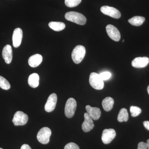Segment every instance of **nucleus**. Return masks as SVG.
I'll use <instances>...</instances> for the list:
<instances>
[{
	"label": "nucleus",
	"instance_id": "19",
	"mask_svg": "<svg viewBox=\"0 0 149 149\" xmlns=\"http://www.w3.org/2000/svg\"><path fill=\"white\" fill-rule=\"evenodd\" d=\"M49 26L51 29L56 32H59L65 29V24L59 22H51L49 23Z\"/></svg>",
	"mask_w": 149,
	"mask_h": 149
},
{
	"label": "nucleus",
	"instance_id": "9",
	"mask_svg": "<svg viewBox=\"0 0 149 149\" xmlns=\"http://www.w3.org/2000/svg\"><path fill=\"white\" fill-rule=\"evenodd\" d=\"M106 29L108 35L111 40L116 42H118L120 40V33L116 27L111 24H108L106 27Z\"/></svg>",
	"mask_w": 149,
	"mask_h": 149
},
{
	"label": "nucleus",
	"instance_id": "12",
	"mask_svg": "<svg viewBox=\"0 0 149 149\" xmlns=\"http://www.w3.org/2000/svg\"><path fill=\"white\" fill-rule=\"evenodd\" d=\"M94 124L93 119L87 113H84V121L82 125V129L85 132L91 131L94 128Z\"/></svg>",
	"mask_w": 149,
	"mask_h": 149
},
{
	"label": "nucleus",
	"instance_id": "30",
	"mask_svg": "<svg viewBox=\"0 0 149 149\" xmlns=\"http://www.w3.org/2000/svg\"><path fill=\"white\" fill-rule=\"evenodd\" d=\"M147 146H148V149H149V139L147 141Z\"/></svg>",
	"mask_w": 149,
	"mask_h": 149
},
{
	"label": "nucleus",
	"instance_id": "22",
	"mask_svg": "<svg viewBox=\"0 0 149 149\" xmlns=\"http://www.w3.org/2000/svg\"><path fill=\"white\" fill-rule=\"evenodd\" d=\"M0 88L4 90H8L10 88L8 81L1 76H0Z\"/></svg>",
	"mask_w": 149,
	"mask_h": 149
},
{
	"label": "nucleus",
	"instance_id": "26",
	"mask_svg": "<svg viewBox=\"0 0 149 149\" xmlns=\"http://www.w3.org/2000/svg\"><path fill=\"white\" fill-rule=\"evenodd\" d=\"M64 149H80V148L77 144L74 143H70L65 145Z\"/></svg>",
	"mask_w": 149,
	"mask_h": 149
},
{
	"label": "nucleus",
	"instance_id": "10",
	"mask_svg": "<svg viewBox=\"0 0 149 149\" xmlns=\"http://www.w3.org/2000/svg\"><path fill=\"white\" fill-rule=\"evenodd\" d=\"M57 101V96L55 93H52L48 97L45 105V110L47 112L53 111L55 108Z\"/></svg>",
	"mask_w": 149,
	"mask_h": 149
},
{
	"label": "nucleus",
	"instance_id": "5",
	"mask_svg": "<svg viewBox=\"0 0 149 149\" xmlns=\"http://www.w3.org/2000/svg\"><path fill=\"white\" fill-rule=\"evenodd\" d=\"M77 107V102L74 98H70L67 101L65 107V114L68 118L73 117Z\"/></svg>",
	"mask_w": 149,
	"mask_h": 149
},
{
	"label": "nucleus",
	"instance_id": "17",
	"mask_svg": "<svg viewBox=\"0 0 149 149\" xmlns=\"http://www.w3.org/2000/svg\"><path fill=\"white\" fill-rule=\"evenodd\" d=\"M40 77L36 73H32L29 75L28 79V83L30 87L36 88L39 86Z\"/></svg>",
	"mask_w": 149,
	"mask_h": 149
},
{
	"label": "nucleus",
	"instance_id": "32",
	"mask_svg": "<svg viewBox=\"0 0 149 149\" xmlns=\"http://www.w3.org/2000/svg\"><path fill=\"white\" fill-rule=\"evenodd\" d=\"M124 40H123L122 42H124Z\"/></svg>",
	"mask_w": 149,
	"mask_h": 149
},
{
	"label": "nucleus",
	"instance_id": "11",
	"mask_svg": "<svg viewBox=\"0 0 149 149\" xmlns=\"http://www.w3.org/2000/svg\"><path fill=\"white\" fill-rule=\"evenodd\" d=\"M23 37V32L21 28L15 29L13 35V44L14 47L17 48L21 45Z\"/></svg>",
	"mask_w": 149,
	"mask_h": 149
},
{
	"label": "nucleus",
	"instance_id": "31",
	"mask_svg": "<svg viewBox=\"0 0 149 149\" xmlns=\"http://www.w3.org/2000/svg\"><path fill=\"white\" fill-rule=\"evenodd\" d=\"M147 91H148V93L149 95V85L148 86V88H147Z\"/></svg>",
	"mask_w": 149,
	"mask_h": 149
},
{
	"label": "nucleus",
	"instance_id": "1",
	"mask_svg": "<svg viewBox=\"0 0 149 149\" xmlns=\"http://www.w3.org/2000/svg\"><path fill=\"white\" fill-rule=\"evenodd\" d=\"M65 17L67 20L81 25H84L87 22V19L84 15L76 12L70 11L66 13Z\"/></svg>",
	"mask_w": 149,
	"mask_h": 149
},
{
	"label": "nucleus",
	"instance_id": "23",
	"mask_svg": "<svg viewBox=\"0 0 149 149\" xmlns=\"http://www.w3.org/2000/svg\"><path fill=\"white\" fill-rule=\"evenodd\" d=\"M81 1L82 0H65V3L68 7L73 8L78 6Z\"/></svg>",
	"mask_w": 149,
	"mask_h": 149
},
{
	"label": "nucleus",
	"instance_id": "21",
	"mask_svg": "<svg viewBox=\"0 0 149 149\" xmlns=\"http://www.w3.org/2000/svg\"><path fill=\"white\" fill-rule=\"evenodd\" d=\"M128 111L125 108L120 110L117 117V120L119 122H127L128 119Z\"/></svg>",
	"mask_w": 149,
	"mask_h": 149
},
{
	"label": "nucleus",
	"instance_id": "29",
	"mask_svg": "<svg viewBox=\"0 0 149 149\" xmlns=\"http://www.w3.org/2000/svg\"><path fill=\"white\" fill-rule=\"evenodd\" d=\"M20 149H32L31 147L27 144H23L21 147Z\"/></svg>",
	"mask_w": 149,
	"mask_h": 149
},
{
	"label": "nucleus",
	"instance_id": "4",
	"mask_svg": "<svg viewBox=\"0 0 149 149\" xmlns=\"http://www.w3.org/2000/svg\"><path fill=\"white\" fill-rule=\"evenodd\" d=\"M52 135V131L48 127H43L41 128L37 134V139L40 143L43 144H47L50 141V138Z\"/></svg>",
	"mask_w": 149,
	"mask_h": 149
},
{
	"label": "nucleus",
	"instance_id": "2",
	"mask_svg": "<svg viewBox=\"0 0 149 149\" xmlns=\"http://www.w3.org/2000/svg\"><path fill=\"white\" fill-rule=\"evenodd\" d=\"M86 54V49L84 46L77 45L75 47L72 53V61L76 64H79L83 61Z\"/></svg>",
	"mask_w": 149,
	"mask_h": 149
},
{
	"label": "nucleus",
	"instance_id": "15",
	"mask_svg": "<svg viewBox=\"0 0 149 149\" xmlns=\"http://www.w3.org/2000/svg\"><path fill=\"white\" fill-rule=\"evenodd\" d=\"M2 56L6 63L10 64L13 58V51L11 46L8 45L4 47L2 51Z\"/></svg>",
	"mask_w": 149,
	"mask_h": 149
},
{
	"label": "nucleus",
	"instance_id": "20",
	"mask_svg": "<svg viewBox=\"0 0 149 149\" xmlns=\"http://www.w3.org/2000/svg\"><path fill=\"white\" fill-rule=\"evenodd\" d=\"M145 18L143 17L136 16L129 19L128 21L130 24L135 26H140L143 23Z\"/></svg>",
	"mask_w": 149,
	"mask_h": 149
},
{
	"label": "nucleus",
	"instance_id": "16",
	"mask_svg": "<svg viewBox=\"0 0 149 149\" xmlns=\"http://www.w3.org/2000/svg\"><path fill=\"white\" fill-rule=\"evenodd\" d=\"M43 60V57L40 54L33 55L28 59V64L29 66L33 68H36L39 66Z\"/></svg>",
	"mask_w": 149,
	"mask_h": 149
},
{
	"label": "nucleus",
	"instance_id": "27",
	"mask_svg": "<svg viewBox=\"0 0 149 149\" xmlns=\"http://www.w3.org/2000/svg\"><path fill=\"white\" fill-rule=\"evenodd\" d=\"M148 149L147 143L143 142H140L138 144V149Z\"/></svg>",
	"mask_w": 149,
	"mask_h": 149
},
{
	"label": "nucleus",
	"instance_id": "33",
	"mask_svg": "<svg viewBox=\"0 0 149 149\" xmlns=\"http://www.w3.org/2000/svg\"><path fill=\"white\" fill-rule=\"evenodd\" d=\"M0 149H3L1 148H0Z\"/></svg>",
	"mask_w": 149,
	"mask_h": 149
},
{
	"label": "nucleus",
	"instance_id": "25",
	"mask_svg": "<svg viewBox=\"0 0 149 149\" xmlns=\"http://www.w3.org/2000/svg\"><path fill=\"white\" fill-rule=\"evenodd\" d=\"M99 74H100V76L102 80L103 81L104 80H108L111 76V73L109 72H107V71L102 72Z\"/></svg>",
	"mask_w": 149,
	"mask_h": 149
},
{
	"label": "nucleus",
	"instance_id": "6",
	"mask_svg": "<svg viewBox=\"0 0 149 149\" xmlns=\"http://www.w3.org/2000/svg\"><path fill=\"white\" fill-rule=\"evenodd\" d=\"M28 116L26 113L21 111H17L15 113L12 121L15 126L23 125L27 123Z\"/></svg>",
	"mask_w": 149,
	"mask_h": 149
},
{
	"label": "nucleus",
	"instance_id": "18",
	"mask_svg": "<svg viewBox=\"0 0 149 149\" xmlns=\"http://www.w3.org/2000/svg\"><path fill=\"white\" fill-rule=\"evenodd\" d=\"M114 104V100L111 97H107L102 102V106L105 111L111 110Z\"/></svg>",
	"mask_w": 149,
	"mask_h": 149
},
{
	"label": "nucleus",
	"instance_id": "28",
	"mask_svg": "<svg viewBox=\"0 0 149 149\" xmlns=\"http://www.w3.org/2000/svg\"><path fill=\"white\" fill-rule=\"evenodd\" d=\"M143 124L145 128L149 130V121H145L143 122Z\"/></svg>",
	"mask_w": 149,
	"mask_h": 149
},
{
	"label": "nucleus",
	"instance_id": "7",
	"mask_svg": "<svg viewBox=\"0 0 149 149\" xmlns=\"http://www.w3.org/2000/svg\"><path fill=\"white\" fill-rule=\"evenodd\" d=\"M101 11L104 14L108 15L116 19L120 18L121 14L118 10L112 7L109 6H102L100 8Z\"/></svg>",
	"mask_w": 149,
	"mask_h": 149
},
{
	"label": "nucleus",
	"instance_id": "8",
	"mask_svg": "<svg viewBox=\"0 0 149 149\" xmlns=\"http://www.w3.org/2000/svg\"><path fill=\"white\" fill-rule=\"evenodd\" d=\"M116 136V132L114 129H105L103 130L102 134V140L105 144H109Z\"/></svg>",
	"mask_w": 149,
	"mask_h": 149
},
{
	"label": "nucleus",
	"instance_id": "3",
	"mask_svg": "<svg viewBox=\"0 0 149 149\" xmlns=\"http://www.w3.org/2000/svg\"><path fill=\"white\" fill-rule=\"evenodd\" d=\"M89 82L91 86L95 90H101L103 89L104 81L98 73L92 72L89 77Z\"/></svg>",
	"mask_w": 149,
	"mask_h": 149
},
{
	"label": "nucleus",
	"instance_id": "13",
	"mask_svg": "<svg viewBox=\"0 0 149 149\" xmlns=\"http://www.w3.org/2000/svg\"><path fill=\"white\" fill-rule=\"evenodd\" d=\"M85 108L87 113L93 120H98L100 117L101 111L98 108L93 107L90 105H87Z\"/></svg>",
	"mask_w": 149,
	"mask_h": 149
},
{
	"label": "nucleus",
	"instance_id": "14",
	"mask_svg": "<svg viewBox=\"0 0 149 149\" xmlns=\"http://www.w3.org/2000/svg\"><path fill=\"white\" fill-rule=\"evenodd\" d=\"M149 63V58L147 57L136 58L132 61V65L136 68L145 67Z\"/></svg>",
	"mask_w": 149,
	"mask_h": 149
},
{
	"label": "nucleus",
	"instance_id": "24",
	"mask_svg": "<svg viewBox=\"0 0 149 149\" xmlns=\"http://www.w3.org/2000/svg\"><path fill=\"white\" fill-rule=\"evenodd\" d=\"M130 112L131 116L133 117H136L141 114L142 110L140 108L136 106H131L130 107Z\"/></svg>",
	"mask_w": 149,
	"mask_h": 149
}]
</instances>
